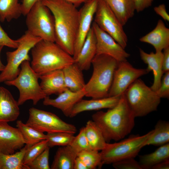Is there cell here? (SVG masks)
Returning <instances> with one entry per match:
<instances>
[{"label":"cell","instance_id":"6da1fadb","mask_svg":"<svg viewBox=\"0 0 169 169\" xmlns=\"http://www.w3.org/2000/svg\"><path fill=\"white\" fill-rule=\"evenodd\" d=\"M54 20L55 43L73 56L79 24L77 8L65 0H42Z\"/></svg>","mask_w":169,"mask_h":169},{"label":"cell","instance_id":"7a4b0ae2","mask_svg":"<svg viewBox=\"0 0 169 169\" xmlns=\"http://www.w3.org/2000/svg\"><path fill=\"white\" fill-rule=\"evenodd\" d=\"M135 118L123 93L115 106L106 111H97L92 115V120L99 128L107 143L111 140H120L129 134L135 125Z\"/></svg>","mask_w":169,"mask_h":169},{"label":"cell","instance_id":"3957f363","mask_svg":"<svg viewBox=\"0 0 169 169\" xmlns=\"http://www.w3.org/2000/svg\"><path fill=\"white\" fill-rule=\"evenodd\" d=\"M31 50V67L40 75L52 71L62 69L74 62L73 56L55 42L41 39Z\"/></svg>","mask_w":169,"mask_h":169},{"label":"cell","instance_id":"277c9868","mask_svg":"<svg viewBox=\"0 0 169 169\" xmlns=\"http://www.w3.org/2000/svg\"><path fill=\"white\" fill-rule=\"evenodd\" d=\"M119 62L109 55L96 54L91 63L92 76L84 88L85 96L92 99L108 97L114 72Z\"/></svg>","mask_w":169,"mask_h":169},{"label":"cell","instance_id":"5b68a950","mask_svg":"<svg viewBox=\"0 0 169 169\" xmlns=\"http://www.w3.org/2000/svg\"><path fill=\"white\" fill-rule=\"evenodd\" d=\"M135 117H143L157 110L161 98L141 79L135 81L123 93Z\"/></svg>","mask_w":169,"mask_h":169},{"label":"cell","instance_id":"8992f818","mask_svg":"<svg viewBox=\"0 0 169 169\" xmlns=\"http://www.w3.org/2000/svg\"><path fill=\"white\" fill-rule=\"evenodd\" d=\"M19 73L13 80L4 82L9 86H13L18 89L19 95L17 102L21 105L28 100H32L35 105L41 100L47 96L38 82L40 75L31 67L29 61L25 60L20 65Z\"/></svg>","mask_w":169,"mask_h":169},{"label":"cell","instance_id":"52a82bcc","mask_svg":"<svg viewBox=\"0 0 169 169\" xmlns=\"http://www.w3.org/2000/svg\"><path fill=\"white\" fill-rule=\"evenodd\" d=\"M153 131V130L142 136L132 135L117 142L107 143L100 152L102 166L126 158H135L144 147L145 143Z\"/></svg>","mask_w":169,"mask_h":169},{"label":"cell","instance_id":"ba28073f","mask_svg":"<svg viewBox=\"0 0 169 169\" xmlns=\"http://www.w3.org/2000/svg\"><path fill=\"white\" fill-rule=\"evenodd\" d=\"M27 30L42 39L55 42L54 16L49 9L38 0L26 15Z\"/></svg>","mask_w":169,"mask_h":169},{"label":"cell","instance_id":"9c48e42d","mask_svg":"<svg viewBox=\"0 0 169 169\" xmlns=\"http://www.w3.org/2000/svg\"><path fill=\"white\" fill-rule=\"evenodd\" d=\"M41 39L28 30L18 39V45L16 49L6 53L7 64L0 74V83L13 80L17 76L21 64L25 60H30L29 51Z\"/></svg>","mask_w":169,"mask_h":169},{"label":"cell","instance_id":"30bf717a","mask_svg":"<svg viewBox=\"0 0 169 169\" xmlns=\"http://www.w3.org/2000/svg\"><path fill=\"white\" fill-rule=\"evenodd\" d=\"M26 124L47 133L64 132L74 134L77 131L75 125L64 121L55 114L33 107L29 110L28 118Z\"/></svg>","mask_w":169,"mask_h":169},{"label":"cell","instance_id":"8fae6325","mask_svg":"<svg viewBox=\"0 0 169 169\" xmlns=\"http://www.w3.org/2000/svg\"><path fill=\"white\" fill-rule=\"evenodd\" d=\"M94 22L125 49L128 39L123 26L108 4L103 0H97Z\"/></svg>","mask_w":169,"mask_h":169},{"label":"cell","instance_id":"7c38bea8","mask_svg":"<svg viewBox=\"0 0 169 169\" xmlns=\"http://www.w3.org/2000/svg\"><path fill=\"white\" fill-rule=\"evenodd\" d=\"M148 73L146 69L134 68L127 60L119 62L114 72L108 97L121 95L135 81Z\"/></svg>","mask_w":169,"mask_h":169},{"label":"cell","instance_id":"4fadbf2b","mask_svg":"<svg viewBox=\"0 0 169 169\" xmlns=\"http://www.w3.org/2000/svg\"><path fill=\"white\" fill-rule=\"evenodd\" d=\"M92 27L96 39V54L107 55L119 62L127 60L130 54L111 36L100 29L94 22L92 23Z\"/></svg>","mask_w":169,"mask_h":169},{"label":"cell","instance_id":"5bb4252c","mask_svg":"<svg viewBox=\"0 0 169 169\" xmlns=\"http://www.w3.org/2000/svg\"><path fill=\"white\" fill-rule=\"evenodd\" d=\"M97 3V0H90L84 3L79 10V24L73 56L74 60L78 56L91 27Z\"/></svg>","mask_w":169,"mask_h":169},{"label":"cell","instance_id":"9a60e30c","mask_svg":"<svg viewBox=\"0 0 169 169\" xmlns=\"http://www.w3.org/2000/svg\"><path fill=\"white\" fill-rule=\"evenodd\" d=\"M25 142L19 130L6 122H0V153L10 154L20 150Z\"/></svg>","mask_w":169,"mask_h":169},{"label":"cell","instance_id":"2e32d148","mask_svg":"<svg viewBox=\"0 0 169 169\" xmlns=\"http://www.w3.org/2000/svg\"><path fill=\"white\" fill-rule=\"evenodd\" d=\"M85 96L84 89L77 91L67 89L56 98L46 97L44 99L43 104L45 105L51 106L59 109L65 116L69 117L74 106Z\"/></svg>","mask_w":169,"mask_h":169},{"label":"cell","instance_id":"e0dca14e","mask_svg":"<svg viewBox=\"0 0 169 169\" xmlns=\"http://www.w3.org/2000/svg\"><path fill=\"white\" fill-rule=\"evenodd\" d=\"M121 95L89 100L82 99L74 106L69 117L73 118L84 111L112 108L118 103Z\"/></svg>","mask_w":169,"mask_h":169},{"label":"cell","instance_id":"ac0fdd59","mask_svg":"<svg viewBox=\"0 0 169 169\" xmlns=\"http://www.w3.org/2000/svg\"><path fill=\"white\" fill-rule=\"evenodd\" d=\"M40 85L46 95H59L67 89L62 69L50 71L40 75Z\"/></svg>","mask_w":169,"mask_h":169},{"label":"cell","instance_id":"d6986e66","mask_svg":"<svg viewBox=\"0 0 169 169\" xmlns=\"http://www.w3.org/2000/svg\"><path fill=\"white\" fill-rule=\"evenodd\" d=\"M141 58L143 62L147 64L146 68L149 72L152 71L154 75L153 83L150 87L156 91L159 87L161 79L164 74L162 69L163 54L162 51L151 52L149 54L139 49Z\"/></svg>","mask_w":169,"mask_h":169},{"label":"cell","instance_id":"ffe728a7","mask_svg":"<svg viewBox=\"0 0 169 169\" xmlns=\"http://www.w3.org/2000/svg\"><path fill=\"white\" fill-rule=\"evenodd\" d=\"M19 106L9 91L0 86V122L16 120L20 115Z\"/></svg>","mask_w":169,"mask_h":169},{"label":"cell","instance_id":"44dd1931","mask_svg":"<svg viewBox=\"0 0 169 169\" xmlns=\"http://www.w3.org/2000/svg\"><path fill=\"white\" fill-rule=\"evenodd\" d=\"M139 40L151 45L156 52L162 51L169 47V28L166 26L162 20L159 19L155 28Z\"/></svg>","mask_w":169,"mask_h":169},{"label":"cell","instance_id":"7402d4cb","mask_svg":"<svg viewBox=\"0 0 169 169\" xmlns=\"http://www.w3.org/2000/svg\"><path fill=\"white\" fill-rule=\"evenodd\" d=\"M96 53V39L91 26L74 63L83 71L88 70Z\"/></svg>","mask_w":169,"mask_h":169},{"label":"cell","instance_id":"603a6c76","mask_svg":"<svg viewBox=\"0 0 169 169\" xmlns=\"http://www.w3.org/2000/svg\"><path fill=\"white\" fill-rule=\"evenodd\" d=\"M123 26L132 18L135 10L134 0H103Z\"/></svg>","mask_w":169,"mask_h":169},{"label":"cell","instance_id":"cb8c5ba5","mask_svg":"<svg viewBox=\"0 0 169 169\" xmlns=\"http://www.w3.org/2000/svg\"><path fill=\"white\" fill-rule=\"evenodd\" d=\"M62 70L68 89L73 91H77L84 89L86 84L83 70L75 63L67 66Z\"/></svg>","mask_w":169,"mask_h":169},{"label":"cell","instance_id":"d4e9b609","mask_svg":"<svg viewBox=\"0 0 169 169\" xmlns=\"http://www.w3.org/2000/svg\"><path fill=\"white\" fill-rule=\"evenodd\" d=\"M78 153L70 145L61 146L57 150L51 166V169H74Z\"/></svg>","mask_w":169,"mask_h":169},{"label":"cell","instance_id":"484cf974","mask_svg":"<svg viewBox=\"0 0 169 169\" xmlns=\"http://www.w3.org/2000/svg\"><path fill=\"white\" fill-rule=\"evenodd\" d=\"M168 159H169V143L160 146L153 152L140 156L138 162L142 169H149Z\"/></svg>","mask_w":169,"mask_h":169},{"label":"cell","instance_id":"4316f807","mask_svg":"<svg viewBox=\"0 0 169 169\" xmlns=\"http://www.w3.org/2000/svg\"><path fill=\"white\" fill-rule=\"evenodd\" d=\"M84 128L90 149L98 151L103 150L107 142L96 124L92 120H89L87 122Z\"/></svg>","mask_w":169,"mask_h":169},{"label":"cell","instance_id":"83f0119b","mask_svg":"<svg viewBox=\"0 0 169 169\" xmlns=\"http://www.w3.org/2000/svg\"><path fill=\"white\" fill-rule=\"evenodd\" d=\"M168 143L169 122L160 120L156 123L152 133L145 143L144 146L150 145L160 146Z\"/></svg>","mask_w":169,"mask_h":169},{"label":"cell","instance_id":"f1b7e54d","mask_svg":"<svg viewBox=\"0 0 169 169\" xmlns=\"http://www.w3.org/2000/svg\"><path fill=\"white\" fill-rule=\"evenodd\" d=\"M26 145L18 151L10 154L0 153V169H27L23 164Z\"/></svg>","mask_w":169,"mask_h":169},{"label":"cell","instance_id":"f546056e","mask_svg":"<svg viewBox=\"0 0 169 169\" xmlns=\"http://www.w3.org/2000/svg\"><path fill=\"white\" fill-rule=\"evenodd\" d=\"M22 14L18 0H0V21L9 22Z\"/></svg>","mask_w":169,"mask_h":169},{"label":"cell","instance_id":"4dcf8cb0","mask_svg":"<svg viewBox=\"0 0 169 169\" xmlns=\"http://www.w3.org/2000/svg\"><path fill=\"white\" fill-rule=\"evenodd\" d=\"M16 126L19 129L28 147L46 138V135L24 124L21 120H17Z\"/></svg>","mask_w":169,"mask_h":169},{"label":"cell","instance_id":"1f68e13d","mask_svg":"<svg viewBox=\"0 0 169 169\" xmlns=\"http://www.w3.org/2000/svg\"><path fill=\"white\" fill-rule=\"evenodd\" d=\"M74 135L64 132L47 133L46 139L48 141V146L51 148L56 146L69 145L74 138Z\"/></svg>","mask_w":169,"mask_h":169},{"label":"cell","instance_id":"d6a6232c","mask_svg":"<svg viewBox=\"0 0 169 169\" xmlns=\"http://www.w3.org/2000/svg\"><path fill=\"white\" fill-rule=\"evenodd\" d=\"M83 162L88 169H95L101 168V158L99 151L91 149L84 150L79 152L78 156Z\"/></svg>","mask_w":169,"mask_h":169},{"label":"cell","instance_id":"836d02e7","mask_svg":"<svg viewBox=\"0 0 169 169\" xmlns=\"http://www.w3.org/2000/svg\"><path fill=\"white\" fill-rule=\"evenodd\" d=\"M46 139L42 140L27 148L24 156L23 164L26 166L31 163L48 147Z\"/></svg>","mask_w":169,"mask_h":169},{"label":"cell","instance_id":"e575fe53","mask_svg":"<svg viewBox=\"0 0 169 169\" xmlns=\"http://www.w3.org/2000/svg\"><path fill=\"white\" fill-rule=\"evenodd\" d=\"M69 145L78 153L82 151L91 149L86 136L84 127L80 129L79 133L74 136Z\"/></svg>","mask_w":169,"mask_h":169},{"label":"cell","instance_id":"d590c367","mask_svg":"<svg viewBox=\"0 0 169 169\" xmlns=\"http://www.w3.org/2000/svg\"><path fill=\"white\" fill-rule=\"evenodd\" d=\"M50 147L48 146L38 156L27 166L28 169H50L49 164Z\"/></svg>","mask_w":169,"mask_h":169},{"label":"cell","instance_id":"8d00e7d4","mask_svg":"<svg viewBox=\"0 0 169 169\" xmlns=\"http://www.w3.org/2000/svg\"><path fill=\"white\" fill-rule=\"evenodd\" d=\"M116 169H142L139 162L134 158L123 159L112 164Z\"/></svg>","mask_w":169,"mask_h":169},{"label":"cell","instance_id":"74e56055","mask_svg":"<svg viewBox=\"0 0 169 169\" xmlns=\"http://www.w3.org/2000/svg\"><path fill=\"white\" fill-rule=\"evenodd\" d=\"M162 76L160 86L156 91L161 98H169V71L164 73Z\"/></svg>","mask_w":169,"mask_h":169},{"label":"cell","instance_id":"f35d334b","mask_svg":"<svg viewBox=\"0 0 169 169\" xmlns=\"http://www.w3.org/2000/svg\"><path fill=\"white\" fill-rule=\"evenodd\" d=\"M18 45V39L14 40L10 38L0 24V46L16 49Z\"/></svg>","mask_w":169,"mask_h":169},{"label":"cell","instance_id":"ab89813d","mask_svg":"<svg viewBox=\"0 0 169 169\" xmlns=\"http://www.w3.org/2000/svg\"><path fill=\"white\" fill-rule=\"evenodd\" d=\"M135 10L137 13L151 6L154 0H134Z\"/></svg>","mask_w":169,"mask_h":169},{"label":"cell","instance_id":"60d3db41","mask_svg":"<svg viewBox=\"0 0 169 169\" xmlns=\"http://www.w3.org/2000/svg\"><path fill=\"white\" fill-rule=\"evenodd\" d=\"M154 10L156 13L161 17L165 21L169 22V15L166 12L164 4H161L155 7Z\"/></svg>","mask_w":169,"mask_h":169},{"label":"cell","instance_id":"b9f144b4","mask_svg":"<svg viewBox=\"0 0 169 169\" xmlns=\"http://www.w3.org/2000/svg\"><path fill=\"white\" fill-rule=\"evenodd\" d=\"M38 0H22L21 4L23 15L26 16L31 8Z\"/></svg>","mask_w":169,"mask_h":169},{"label":"cell","instance_id":"7bdbcfd3","mask_svg":"<svg viewBox=\"0 0 169 169\" xmlns=\"http://www.w3.org/2000/svg\"><path fill=\"white\" fill-rule=\"evenodd\" d=\"M162 69L163 73L169 71V47L163 50Z\"/></svg>","mask_w":169,"mask_h":169},{"label":"cell","instance_id":"ee69618b","mask_svg":"<svg viewBox=\"0 0 169 169\" xmlns=\"http://www.w3.org/2000/svg\"><path fill=\"white\" fill-rule=\"evenodd\" d=\"M74 169H88V168L82 160L77 156L74 161Z\"/></svg>","mask_w":169,"mask_h":169},{"label":"cell","instance_id":"f6af8a7d","mask_svg":"<svg viewBox=\"0 0 169 169\" xmlns=\"http://www.w3.org/2000/svg\"><path fill=\"white\" fill-rule=\"evenodd\" d=\"M169 159L162 161L153 166L152 169H168Z\"/></svg>","mask_w":169,"mask_h":169},{"label":"cell","instance_id":"bcb514c9","mask_svg":"<svg viewBox=\"0 0 169 169\" xmlns=\"http://www.w3.org/2000/svg\"><path fill=\"white\" fill-rule=\"evenodd\" d=\"M72 3L77 8L82 3H85L90 0H65Z\"/></svg>","mask_w":169,"mask_h":169},{"label":"cell","instance_id":"7dc6e473","mask_svg":"<svg viewBox=\"0 0 169 169\" xmlns=\"http://www.w3.org/2000/svg\"><path fill=\"white\" fill-rule=\"evenodd\" d=\"M3 47V46H0V71L1 72L4 69L5 67V66L2 63L0 59V54Z\"/></svg>","mask_w":169,"mask_h":169}]
</instances>
